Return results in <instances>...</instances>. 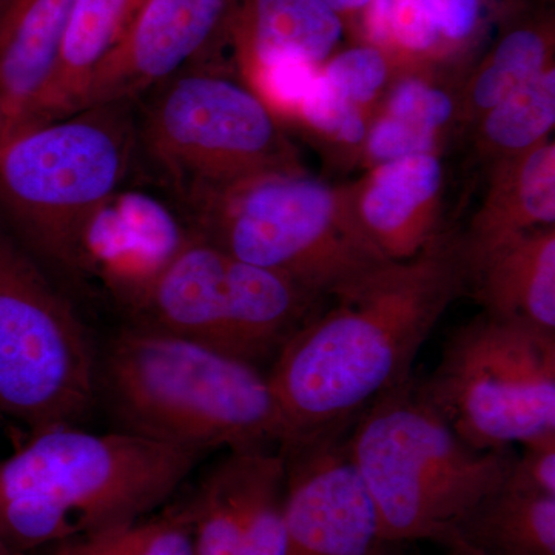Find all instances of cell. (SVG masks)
Returning <instances> with one entry per match:
<instances>
[{
	"label": "cell",
	"mask_w": 555,
	"mask_h": 555,
	"mask_svg": "<svg viewBox=\"0 0 555 555\" xmlns=\"http://www.w3.org/2000/svg\"><path fill=\"white\" fill-rule=\"evenodd\" d=\"M463 291L462 240L441 233L422 254L387 262L334 309L310 318L268 375L286 425L283 443L352 426L375 398L406 383Z\"/></svg>",
	"instance_id": "obj_1"
},
{
	"label": "cell",
	"mask_w": 555,
	"mask_h": 555,
	"mask_svg": "<svg viewBox=\"0 0 555 555\" xmlns=\"http://www.w3.org/2000/svg\"><path fill=\"white\" fill-rule=\"evenodd\" d=\"M96 387L120 430L201 454L268 449L286 437L259 367L145 324L113 339Z\"/></svg>",
	"instance_id": "obj_2"
},
{
	"label": "cell",
	"mask_w": 555,
	"mask_h": 555,
	"mask_svg": "<svg viewBox=\"0 0 555 555\" xmlns=\"http://www.w3.org/2000/svg\"><path fill=\"white\" fill-rule=\"evenodd\" d=\"M386 545L443 546L455 525L505 481L513 448L480 451L456 436L414 377L375 398L347 433Z\"/></svg>",
	"instance_id": "obj_3"
},
{
	"label": "cell",
	"mask_w": 555,
	"mask_h": 555,
	"mask_svg": "<svg viewBox=\"0 0 555 555\" xmlns=\"http://www.w3.org/2000/svg\"><path fill=\"white\" fill-rule=\"evenodd\" d=\"M130 102L94 105L20 131L0 150V207L22 240L61 268L86 261L87 238L129 173Z\"/></svg>",
	"instance_id": "obj_4"
},
{
	"label": "cell",
	"mask_w": 555,
	"mask_h": 555,
	"mask_svg": "<svg viewBox=\"0 0 555 555\" xmlns=\"http://www.w3.org/2000/svg\"><path fill=\"white\" fill-rule=\"evenodd\" d=\"M193 208L199 236L318 298L345 297L390 262L361 228L352 190L305 171L251 179Z\"/></svg>",
	"instance_id": "obj_5"
},
{
	"label": "cell",
	"mask_w": 555,
	"mask_h": 555,
	"mask_svg": "<svg viewBox=\"0 0 555 555\" xmlns=\"http://www.w3.org/2000/svg\"><path fill=\"white\" fill-rule=\"evenodd\" d=\"M142 144L192 207L244 182L302 171L257 91L221 73L188 68L158 87Z\"/></svg>",
	"instance_id": "obj_6"
},
{
	"label": "cell",
	"mask_w": 555,
	"mask_h": 555,
	"mask_svg": "<svg viewBox=\"0 0 555 555\" xmlns=\"http://www.w3.org/2000/svg\"><path fill=\"white\" fill-rule=\"evenodd\" d=\"M139 324L258 367L315 315L317 295L214 243L182 241L138 295Z\"/></svg>",
	"instance_id": "obj_7"
},
{
	"label": "cell",
	"mask_w": 555,
	"mask_h": 555,
	"mask_svg": "<svg viewBox=\"0 0 555 555\" xmlns=\"http://www.w3.org/2000/svg\"><path fill=\"white\" fill-rule=\"evenodd\" d=\"M203 455L127 430L50 427L0 463V500L51 503L75 521L79 534H87L147 516Z\"/></svg>",
	"instance_id": "obj_8"
},
{
	"label": "cell",
	"mask_w": 555,
	"mask_h": 555,
	"mask_svg": "<svg viewBox=\"0 0 555 555\" xmlns=\"http://www.w3.org/2000/svg\"><path fill=\"white\" fill-rule=\"evenodd\" d=\"M420 392L469 447L555 434V332L481 313L449 337Z\"/></svg>",
	"instance_id": "obj_9"
},
{
	"label": "cell",
	"mask_w": 555,
	"mask_h": 555,
	"mask_svg": "<svg viewBox=\"0 0 555 555\" xmlns=\"http://www.w3.org/2000/svg\"><path fill=\"white\" fill-rule=\"evenodd\" d=\"M96 382L79 318L0 228V409L33 433L73 425L93 404Z\"/></svg>",
	"instance_id": "obj_10"
},
{
	"label": "cell",
	"mask_w": 555,
	"mask_h": 555,
	"mask_svg": "<svg viewBox=\"0 0 555 555\" xmlns=\"http://www.w3.org/2000/svg\"><path fill=\"white\" fill-rule=\"evenodd\" d=\"M349 429L281 444L284 555H366L386 545L377 511L347 451Z\"/></svg>",
	"instance_id": "obj_11"
},
{
	"label": "cell",
	"mask_w": 555,
	"mask_h": 555,
	"mask_svg": "<svg viewBox=\"0 0 555 555\" xmlns=\"http://www.w3.org/2000/svg\"><path fill=\"white\" fill-rule=\"evenodd\" d=\"M244 0H145L94 73L80 109L130 102L192 68L225 36Z\"/></svg>",
	"instance_id": "obj_12"
},
{
	"label": "cell",
	"mask_w": 555,
	"mask_h": 555,
	"mask_svg": "<svg viewBox=\"0 0 555 555\" xmlns=\"http://www.w3.org/2000/svg\"><path fill=\"white\" fill-rule=\"evenodd\" d=\"M444 170L438 153L379 164L352 190L358 221L390 261H408L441 235Z\"/></svg>",
	"instance_id": "obj_13"
},
{
	"label": "cell",
	"mask_w": 555,
	"mask_h": 555,
	"mask_svg": "<svg viewBox=\"0 0 555 555\" xmlns=\"http://www.w3.org/2000/svg\"><path fill=\"white\" fill-rule=\"evenodd\" d=\"M465 288L486 315L555 332V225L465 246Z\"/></svg>",
	"instance_id": "obj_14"
},
{
	"label": "cell",
	"mask_w": 555,
	"mask_h": 555,
	"mask_svg": "<svg viewBox=\"0 0 555 555\" xmlns=\"http://www.w3.org/2000/svg\"><path fill=\"white\" fill-rule=\"evenodd\" d=\"M73 0H0V105L17 131L39 126Z\"/></svg>",
	"instance_id": "obj_15"
},
{
	"label": "cell",
	"mask_w": 555,
	"mask_h": 555,
	"mask_svg": "<svg viewBox=\"0 0 555 555\" xmlns=\"http://www.w3.org/2000/svg\"><path fill=\"white\" fill-rule=\"evenodd\" d=\"M343 31L341 16L321 0H244L232 38L248 72L288 61L321 67Z\"/></svg>",
	"instance_id": "obj_16"
},
{
	"label": "cell",
	"mask_w": 555,
	"mask_h": 555,
	"mask_svg": "<svg viewBox=\"0 0 555 555\" xmlns=\"http://www.w3.org/2000/svg\"><path fill=\"white\" fill-rule=\"evenodd\" d=\"M283 455L269 449L233 451L188 506L195 555H236L258 500L284 480Z\"/></svg>",
	"instance_id": "obj_17"
},
{
	"label": "cell",
	"mask_w": 555,
	"mask_h": 555,
	"mask_svg": "<svg viewBox=\"0 0 555 555\" xmlns=\"http://www.w3.org/2000/svg\"><path fill=\"white\" fill-rule=\"evenodd\" d=\"M555 225V144L492 160L488 189L474 215L465 246Z\"/></svg>",
	"instance_id": "obj_18"
},
{
	"label": "cell",
	"mask_w": 555,
	"mask_h": 555,
	"mask_svg": "<svg viewBox=\"0 0 555 555\" xmlns=\"http://www.w3.org/2000/svg\"><path fill=\"white\" fill-rule=\"evenodd\" d=\"M144 3L145 0H73L56 72L40 107L39 126L79 112L94 73Z\"/></svg>",
	"instance_id": "obj_19"
},
{
	"label": "cell",
	"mask_w": 555,
	"mask_h": 555,
	"mask_svg": "<svg viewBox=\"0 0 555 555\" xmlns=\"http://www.w3.org/2000/svg\"><path fill=\"white\" fill-rule=\"evenodd\" d=\"M449 539L485 555H555V496L502 483L455 525Z\"/></svg>",
	"instance_id": "obj_20"
},
{
	"label": "cell",
	"mask_w": 555,
	"mask_h": 555,
	"mask_svg": "<svg viewBox=\"0 0 555 555\" xmlns=\"http://www.w3.org/2000/svg\"><path fill=\"white\" fill-rule=\"evenodd\" d=\"M554 21L526 16L507 25L467 79L456 118L477 122L500 101L554 65Z\"/></svg>",
	"instance_id": "obj_21"
},
{
	"label": "cell",
	"mask_w": 555,
	"mask_h": 555,
	"mask_svg": "<svg viewBox=\"0 0 555 555\" xmlns=\"http://www.w3.org/2000/svg\"><path fill=\"white\" fill-rule=\"evenodd\" d=\"M476 126L478 150L494 160L550 139L555 126L554 65L486 112Z\"/></svg>",
	"instance_id": "obj_22"
},
{
	"label": "cell",
	"mask_w": 555,
	"mask_h": 555,
	"mask_svg": "<svg viewBox=\"0 0 555 555\" xmlns=\"http://www.w3.org/2000/svg\"><path fill=\"white\" fill-rule=\"evenodd\" d=\"M367 46L392 61H430L449 56L447 40L425 0H372L363 10Z\"/></svg>",
	"instance_id": "obj_23"
},
{
	"label": "cell",
	"mask_w": 555,
	"mask_h": 555,
	"mask_svg": "<svg viewBox=\"0 0 555 555\" xmlns=\"http://www.w3.org/2000/svg\"><path fill=\"white\" fill-rule=\"evenodd\" d=\"M57 555H195L188 507L80 534Z\"/></svg>",
	"instance_id": "obj_24"
},
{
	"label": "cell",
	"mask_w": 555,
	"mask_h": 555,
	"mask_svg": "<svg viewBox=\"0 0 555 555\" xmlns=\"http://www.w3.org/2000/svg\"><path fill=\"white\" fill-rule=\"evenodd\" d=\"M433 11L449 56L476 46L494 25L513 24L528 14L534 0H425Z\"/></svg>",
	"instance_id": "obj_25"
},
{
	"label": "cell",
	"mask_w": 555,
	"mask_h": 555,
	"mask_svg": "<svg viewBox=\"0 0 555 555\" xmlns=\"http://www.w3.org/2000/svg\"><path fill=\"white\" fill-rule=\"evenodd\" d=\"M390 65L383 51L361 46L324 62L320 72L332 89L367 112L389 82Z\"/></svg>",
	"instance_id": "obj_26"
},
{
	"label": "cell",
	"mask_w": 555,
	"mask_h": 555,
	"mask_svg": "<svg viewBox=\"0 0 555 555\" xmlns=\"http://www.w3.org/2000/svg\"><path fill=\"white\" fill-rule=\"evenodd\" d=\"M297 116L315 133L346 147H360L366 141L367 112L332 89L321 72L299 105Z\"/></svg>",
	"instance_id": "obj_27"
},
{
	"label": "cell",
	"mask_w": 555,
	"mask_h": 555,
	"mask_svg": "<svg viewBox=\"0 0 555 555\" xmlns=\"http://www.w3.org/2000/svg\"><path fill=\"white\" fill-rule=\"evenodd\" d=\"M385 115L441 137L456 118V100L420 76H406L390 93Z\"/></svg>",
	"instance_id": "obj_28"
},
{
	"label": "cell",
	"mask_w": 555,
	"mask_h": 555,
	"mask_svg": "<svg viewBox=\"0 0 555 555\" xmlns=\"http://www.w3.org/2000/svg\"><path fill=\"white\" fill-rule=\"evenodd\" d=\"M438 141H440L438 134L416 129L382 113L369 126L364 149H366L367 158L375 167L390 160L408 158V156L438 153Z\"/></svg>",
	"instance_id": "obj_29"
},
{
	"label": "cell",
	"mask_w": 555,
	"mask_h": 555,
	"mask_svg": "<svg viewBox=\"0 0 555 555\" xmlns=\"http://www.w3.org/2000/svg\"><path fill=\"white\" fill-rule=\"evenodd\" d=\"M286 480V476H284ZM284 480L270 486L248 518L243 543L236 555H284L286 529H284Z\"/></svg>",
	"instance_id": "obj_30"
},
{
	"label": "cell",
	"mask_w": 555,
	"mask_h": 555,
	"mask_svg": "<svg viewBox=\"0 0 555 555\" xmlns=\"http://www.w3.org/2000/svg\"><path fill=\"white\" fill-rule=\"evenodd\" d=\"M503 485L517 491L555 496V434L521 444Z\"/></svg>",
	"instance_id": "obj_31"
},
{
	"label": "cell",
	"mask_w": 555,
	"mask_h": 555,
	"mask_svg": "<svg viewBox=\"0 0 555 555\" xmlns=\"http://www.w3.org/2000/svg\"><path fill=\"white\" fill-rule=\"evenodd\" d=\"M326 3L328 9L341 16L343 13H353V11H363L372 0H321Z\"/></svg>",
	"instance_id": "obj_32"
},
{
	"label": "cell",
	"mask_w": 555,
	"mask_h": 555,
	"mask_svg": "<svg viewBox=\"0 0 555 555\" xmlns=\"http://www.w3.org/2000/svg\"><path fill=\"white\" fill-rule=\"evenodd\" d=\"M17 133H20V131L13 126L7 113L3 112L2 105H0V150L5 147L7 142H9L11 138L16 137Z\"/></svg>",
	"instance_id": "obj_33"
},
{
	"label": "cell",
	"mask_w": 555,
	"mask_h": 555,
	"mask_svg": "<svg viewBox=\"0 0 555 555\" xmlns=\"http://www.w3.org/2000/svg\"><path fill=\"white\" fill-rule=\"evenodd\" d=\"M444 546L451 551L452 555H485L480 553V551H477L476 547L469 546L459 539H449Z\"/></svg>",
	"instance_id": "obj_34"
},
{
	"label": "cell",
	"mask_w": 555,
	"mask_h": 555,
	"mask_svg": "<svg viewBox=\"0 0 555 555\" xmlns=\"http://www.w3.org/2000/svg\"><path fill=\"white\" fill-rule=\"evenodd\" d=\"M366 555H409L403 553H398V551H392L387 547V545H379L375 547V550H372L371 553H367Z\"/></svg>",
	"instance_id": "obj_35"
},
{
	"label": "cell",
	"mask_w": 555,
	"mask_h": 555,
	"mask_svg": "<svg viewBox=\"0 0 555 555\" xmlns=\"http://www.w3.org/2000/svg\"><path fill=\"white\" fill-rule=\"evenodd\" d=\"M0 555H17L2 539H0Z\"/></svg>",
	"instance_id": "obj_36"
}]
</instances>
